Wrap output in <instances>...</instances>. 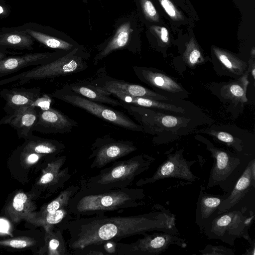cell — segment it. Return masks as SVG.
<instances>
[{"instance_id":"cell-15","label":"cell","mask_w":255,"mask_h":255,"mask_svg":"<svg viewBox=\"0 0 255 255\" xmlns=\"http://www.w3.org/2000/svg\"><path fill=\"white\" fill-rule=\"evenodd\" d=\"M40 87L2 89L0 96L5 101L4 111L10 115L21 107L31 105L40 96Z\"/></svg>"},{"instance_id":"cell-8","label":"cell","mask_w":255,"mask_h":255,"mask_svg":"<svg viewBox=\"0 0 255 255\" xmlns=\"http://www.w3.org/2000/svg\"><path fill=\"white\" fill-rule=\"evenodd\" d=\"M134 242L127 244L116 242L115 255H157L165 252L170 246L185 248V239L174 234L160 232L147 233Z\"/></svg>"},{"instance_id":"cell-40","label":"cell","mask_w":255,"mask_h":255,"mask_svg":"<svg viewBox=\"0 0 255 255\" xmlns=\"http://www.w3.org/2000/svg\"><path fill=\"white\" fill-rule=\"evenodd\" d=\"M27 155L26 160L31 163L37 162L42 154H38L35 152H24Z\"/></svg>"},{"instance_id":"cell-26","label":"cell","mask_w":255,"mask_h":255,"mask_svg":"<svg viewBox=\"0 0 255 255\" xmlns=\"http://www.w3.org/2000/svg\"><path fill=\"white\" fill-rule=\"evenodd\" d=\"M79 189V185L72 184L62 190L55 199L48 203L43 209L41 215L68 207L70 199Z\"/></svg>"},{"instance_id":"cell-18","label":"cell","mask_w":255,"mask_h":255,"mask_svg":"<svg viewBox=\"0 0 255 255\" xmlns=\"http://www.w3.org/2000/svg\"><path fill=\"white\" fill-rule=\"evenodd\" d=\"M91 83L98 86L114 89L123 93L133 96L146 98L155 100H165L168 99L166 97L156 93L141 86L128 84L119 80L107 81L102 84L93 82H91Z\"/></svg>"},{"instance_id":"cell-29","label":"cell","mask_w":255,"mask_h":255,"mask_svg":"<svg viewBox=\"0 0 255 255\" xmlns=\"http://www.w3.org/2000/svg\"><path fill=\"white\" fill-rule=\"evenodd\" d=\"M52 229L46 232L49 239L47 244L48 254L50 255H68L66 243L62 235V230L59 228L55 232Z\"/></svg>"},{"instance_id":"cell-9","label":"cell","mask_w":255,"mask_h":255,"mask_svg":"<svg viewBox=\"0 0 255 255\" xmlns=\"http://www.w3.org/2000/svg\"><path fill=\"white\" fill-rule=\"evenodd\" d=\"M51 95L82 109L96 117L128 129L139 131L141 128L123 113L89 100L64 88Z\"/></svg>"},{"instance_id":"cell-36","label":"cell","mask_w":255,"mask_h":255,"mask_svg":"<svg viewBox=\"0 0 255 255\" xmlns=\"http://www.w3.org/2000/svg\"><path fill=\"white\" fill-rule=\"evenodd\" d=\"M211 134L216 136V137L219 140L226 143L228 145L233 146L237 150V147L235 145L236 141H235L234 137L231 134L224 131H219L211 132Z\"/></svg>"},{"instance_id":"cell-31","label":"cell","mask_w":255,"mask_h":255,"mask_svg":"<svg viewBox=\"0 0 255 255\" xmlns=\"http://www.w3.org/2000/svg\"><path fill=\"white\" fill-rule=\"evenodd\" d=\"M201 255H235L234 251L222 246L207 245L203 250H199Z\"/></svg>"},{"instance_id":"cell-45","label":"cell","mask_w":255,"mask_h":255,"mask_svg":"<svg viewBox=\"0 0 255 255\" xmlns=\"http://www.w3.org/2000/svg\"><path fill=\"white\" fill-rule=\"evenodd\" d=\"M3 9L1 6H0V14L3 12Z\"/></svg>"},{"instance_id":"cell-21","label":"cell","mask_w":255,"mask_h":255,"mask_svg":"<svg viewBox=\"0 0 255 255\" xmlns=\"http://www.w3.org/2000/svg\"><path fill=\"white\" fill-rule=\"evenodd\" d=\"M65 146L53 140L41 138L33 134L26 139L23 151L42 154H58L62 152Z\"/></svg>"},{"instance_id":"cell-24","label":"cell","mask_w":255,"mask_h":255,"mask_svg":"<svg viewBox=\"0 0 255 255\" xmlns=\"http://www.w3.org/2000/svg\"><path fill=\"white\" fill-rule=\"evenodd\" d=\"M117 97L121 101L128 104H133L141 107L155 108L177 113H183L185 112L184 109L181 107L161 103L155 100L133 96L120 92L117 93Z\"/></svg>"},{"instance_id":"cell-2","label":"cell","mask_w":255,"mask_h":255,"mask_svg":"<svg viewBox=\"0 0 255 255\" xmlns=\"http://www.w3.org/2000/svg\"><path fill=\"white\" fill-rule=\"evenodd\" d=\"M145 196L144 190L138 188L112 189L98 193L77 191L70 199L68 208L76 217L99 215L142 206Z\"/></svg>"},{"instance_id":"cell-3","label":"cell","mask_w":255,"mask_h":255,"mask_svg":"<svg viewBox=\"0 0 255 255\" xmlns=\"http://www.w3.org/2000/svg\"><path fill=\"white\" fill-rule=\"evenodd\" d=\"M154 158L140 154L125 160L115 161L94 176L80 181L81 193H98L127 188L141 173L147 170Z\"/></svg>"},{"instance_id":"cell-19","label":"cell","mask_w":255,"mask_h":255,"mask_svg":"<svg viewBox=\"0 0 255 255\" xmlns=\"http://www.w3.org/2000/svg\"><path fill=\"white\" fill-rule=\"evenodd\" d=\"M72 92L89 100L96 102L103 103L114 106H122L123 104L119 101L111 98L106 95L97 86L91 83H76L65 86Z\"/></svg>"},{"instance_id":"cell-6","label":"cell","mask_w":255,"mask_h":255,"mask_svg":"<svg viewBox=\"0 0 255 255\" xmlns=\"http://www.w3.org/2000/svg\"><path fill=\"white\" fill-rule=\"evenodd\" d=\"M78 51V48H75L64 56L50 62L0 80V86L12 82H15L14 85L20 86L34 80L53 78L82 71L87 65Z\"/></svg>"},{"instance_id":"cell-46","label":"cell","mask_w":255,"mask_h":255,"mask_svg":"<svg viewBox=\"0 0 255 255\" xmlns=\"http://www.w3.org/2000/svg\"><path fill=\"white\" fill-rule=\"evenodd\" d=\"M83 1L85 2V3H87V0H83Z\"/></svg>"},{"instance_id":"cell-39","label":"cell","mask_w":255,"mask_h":255,"mask_svg":"<svg viewBox=\"0 0 255 255\" xmlns=\"http://www.w3.org/2000/svg\"><path fill=\"white\" fill-rule=\"evenodd\" d=\"M161 4L169 16L171 17L175 16L176 15L175 8L169 0H161Z\"/></svg>"},{"instance_id":"cell-22","label":"cell","mask_w":255,"mask_h":255,"mask_svg":"<svg viewBox=\"0 0 255 255\" xmlns=\"http://www.w3.org/2000/svg\"><path fill=\"white\" fill-rule=\"evenodd\" d=\"M140 77L150 85L170 93H179L182 88L175 81L169 76L151 70H136Z\"/></svg>"},{"instance_id":"cell-5","label":"cell","mask_w":255,"mask_h":255,"mask_svg":"<svg viewBox=\"0 0 255 255\" xmlns=\"http://www.w3.org/2000/svg\"><path fill=\"white\" fill-rule=\"evenodd\" d=\"M207 147L213 159L207 188L217 186L225 193L233 187L249 160L254 157L235 155L211 144Z\"/></svg>"},{"instance_id":"cell-33","label":"cell","mask_w":255,"mask_h":255,"mask_svg":"<svg viewBox=\"0 0 255 255\" xmlns=\"http://www.w3.org/2000/svg\"><path fill=\"white\" fill-rule=\"evenodd\" d=\"M32 240L28 238H17L10 240L0 242V244L8 246L14 248L22 249L30 246L33 244Z\"/></svg>"},{"instance_id":"cell-27","label":"cell","mask_w":255,"mask_h":255,"mask_svg":"<svg viewBox=\"0 0 255 255\" xmlns=\"http://www.w3.org/2000/svg\"><path fill=\"white\" fill-rule=\"evenodd\" d=\"M25 31L34 39L51 48L69 50L74 46L67 41L37 31L30 29H27Z\"/></svg>"},{"instance_id":"cell-25","label":"cell","mask_w":255,"mask_h":255,"mask_svg":"<svg viewBox=\"0 0 255 255\" xmlns=\"http://www.w3.org/2000/svg\"><path fill=\"white\" fill-rule=\"evenodd\" d=\"M249 69L238 80L225 86L223 90L224 96L235 101L247 102L246 91L249 84Z\"/></svg>"},{"instance_id":"cell-43","label":"cell","mask_w":255,"mask_h":255,"mask_svg":"<svg viewBox=\"0 0 255 255\" xmlns=\"http://www.w3.org/2000/svg\"><path fill=\"white\" fill-rule=\"evenodd\" d=\"M252 74L254 78V79L255 78V64H253V68L252 69Z\"/></svg>"},{"instance_id":"cell-44","label":"cell","mask_w":255,"mask_h":255,"mask_svg":"<svg viewBox=\"0 0 255 255\" xmlns=\"http://www.w3.org/2000/svg\"><path fill=\"white\" fill-rule=\"evenodd\" d=\"M5 57V54L0 51V60L3 59Z\"/></svg>"},{"instance_id":"cell-42","label":"cell","mask_w":255,"mask_h":255,"mask_svg":"<svg viewBox=\"0 0 255 255\" xmlns=\"http://www.w3.org/2000/svg\"><path fill=\"white\" fill-rule=\"evenodd\" d=\"M8 229V224L4 221L0 220V232H6Z\"/></svg>"},{"instance_id":"cell-20","label":"cell","mask_w":255,"mask_h":255,"mask_svg":"<svg viewBox=\"0 0 255 255\" xmlns=\"http://www.w3.org/2000/svg\"><path fill=\"white\" fill-rule=\"evenodd\" d=\"M132 29L129 21L120 25L104 48L95 57L94 65L113 51L125 47L128 43Z\"/></svg>"},{"instance_id":"cell-32","label":"cell","mask_w":255,"mask_h":255,"mask_svg":"<svg viewBox=\"0 0 255 255\" xmlns=\"http://www.w3.org/2000/svg\"><path fill=\"white\" fill-rule=\"evenodd\" d=\"M28 198L23 193H18L15 195L12 203V211L19 214L23 213L28 205Z\"/></svg>"},{"instance_id":"cell-16","label":"cell","mask_w":255,"mask_h":255,"mask_svg":"<svg viewBox=\"0 0 255 255\" xmlns=\"http://www.w3.org/2000/svg\"><path fill=\"white\" fill-rule=\"evenodd\" d=\"M224 199V194H209L204 186H200L195 214V223L200 229L219 213L218 209Z\"/></svg>"},{"instance_id":"cell-1","label":"cell","mask_w":255,"mask_h":255,"mask_svg":"<svg viewBox=\"0 0 255 255\" xmlns=\"http://www.w3.org/2000/svg\"><path fill=\"white\" fill-rule=\"evenodd\" d=\"M158 210L128 216L94 215L76 217L60 224L69 234L68 245L75 252L97 248L108 242H118L130 236L151 231H160L179 236L175 216L158 205Z\"/></svg>"},{"instance_id":"cell-30","label":"cell","mask_w":255,"mask_h":255,"mask_svg":"<svg viewBox=\"0 0 255 255\" xmlns=\"http://www.w3.org/2000/svg\"><path fill=\"white\" fill-rule=\"evenodd\" d=\"M216 55L220 62L228 70L237 75L244 73L247 67L244 61L219 50L216 51Z\"/></svg>"},{"instance_id":"cell-10","label":"cell","mask_w":255,"mask_h":255,"mask_svg":"<svg viewBox=\"0 0 255 255\" xmlns=\"http://www.w3.org/2000/svg\"><path fill=\"white\" fill-rule=\"evenodd\" d=\"M183 152V150H180L168 154L166 159L151 177L138 180L135 183L136 185L140 187L166 178H175L189 182L196 181L197 178L191 170L192 165L196 161H188L184 157Z\"/></svg>"},{"instance_id":"cell-7","label":"cell","mask_w":255,"mask_h":255,"mask_svg":"<svg viewBox=\"0 0 255 255\" xmlns=\"http://www.w3.org/2000/svg\"><path fill=\"white\" fill-rule=\"evenodd\" d=\"M255 212V158L249 160L233 187L224 194L219 213L227 210Z\"/></svg>"},{"instance_id":"cell-34","label":"cell","mask_w":255,"mask_h":255,"mask_svg":"<svg viewBox=\"0 0 255 255\" xmlns=\"http://www.w3.org/2000/svg\"><path fill=\"white\" fill-rule=\"evenodd\" d=\"M186 61L187 64L191 67L199 64L202 61L200 51L196 49L191 50L186 55Z\"/></svg>"},{"instance_id":"cell-41","label":"cell","mask_w":255,"mask_h":255,"mask_svg":"<svg viewBox=\"0 0 255 255\" xmlns=\"http://www.w3.org/2000/svg\"><path fill=\"white\" fill-rule=\"evenodd\" d=\"M160 37L162 41L165 43L168 42V31L166 28L162 27L160 31Z\"/></svg>"},{"instance_id":"cell-14","label":"cell","mask_w":255,"mask_h":255,"mask_svg":"<svg viewBox=\"0 0 255 255\" xmlns=\"http://www.w3.org/2000/svg\"><path fill=\"white\" fill-rule=\"evenodd\" d=\"M55 58L54 53L37 52L0 60V77L17 72L24 68L38 66L50 62Z\"/></svg>"},{"instance_id":"cell-28","label":"cell","mask_w":255,"mask_h":255,"mask_svg":"<svg viewBox=\"0 0 255 255\" xmlns=\"http://www.w3.org/2000/svg\"><path fill=\"white\" fill-rule=\"evenodd\" d=\"M73 218L68 207L52 213L41 215L39 222L45 227L46 232L52 229L53 226L61 224Z\"/></svg>"},{"instance_id":"cell-38","label":"cell","mask_w":255,"mask_h":255,"mask_svg":"<svg viewBox=\"0 0 255 255\" xmlns=\"http://www.w3.org/2000/svg\"><path fill=\"white\" fill-rule=\"evenodd\" d=\"M162 125L168 128L174 127L178 124V119L173 116H165L161 119Z\"/></svg>"},{"instance_id":"cell-11","label":"cell","mask_w":255,"mask_h":255,"mask_svg":"<svg viewBox=\"0 0 255 255\" xmlns=\"http://www.w3.org/2000/svg\"><path fill=\"white\" fill-rule=\"evenodd\" d=\"M137 148L128 141H113L102 144L93 150L88 159L94 157L91 168H100L136 150Z\"/></svg>"},{"instance_id":"cell-4","label":"cell","mask_w":255,"mask_h":255,"mask_svg":"<svg viewBox=\"0 0 255 255\" xmlns=\"http://www.w3.org/2000/svg\"><path fill=\"white\" fill-rule=\"evenodd\" d=\"M255 212L250 211L227 210L219 213L201 229L211 239L219 240L234 246L238 238H243L252 244L249 229L255 219Z\"/></svg>"},{"instance_id":"cell-12","label":"cell","mask_w":255,"mask_h":255,"mask_svg":"<svg viewBox=\"0 0 255 255\" xmlns=\"http://www.w3.org/2000/svg\"><path fill=\"white\" fill-rule=\"evenodd\" d=\"M77 125L73 120L69 118L59 111L52 108L47 110L38 111V120L33 128L43 133H56L69 132Z\"/></svg>"},{"instance_id":"cell-17","label":"cell","mask_w":255,"mask_h":255,"mask_svg":"<svg viewBox=\"0 0 255 255\" xmlns=\"http://www.w3.org/2000/svg\"><path fill=\"white\" fill-rule=\"evenodd\" d=\"M66 160V156L62 155L54 158L48 163L43 171L40 184L50 187L53 191L64 186L72 176L68 167L62 168Z\"/></svg>"},{"instance_id":"cell-35","label":"cell","mask_w":255,"mask_h":255,"mask_svg":"<svg viewBox=\"0 0 255 255\" xmlns=\"http://www.w3.org/2000/svg\"><path fill=\"white\" fill-rule=\"evenodd\" d=\"M52 100L51 98L47 94H44L38 98L31 105L36 108L38 107L41 110H47L50 108Z\"/></svg>"},{"instance_id":"cell-23","label":"cell","mask_w":255,"mask_h":255,"mask_svg":"<svg viewBox=\"0 0 255 255\" xmlns=\"http://www.w3.org/2000/svg\"><path fill=\"white\" fill-rule=\"evenodd\" d=\"M34 39L25 31H14L0 35V45L31 50L33 49Z\"/></svg>"},{"instance_id":"cell-13","label":"cell","mask_w":255,"mask_h":255,"mask_svg":"<svg viewBox=\"0 0 255 255\" xmlns=\"http://www.w3.org/2000/svg\"><path fill=\"white\" fill-rule=\"evenodd\" d=\"M38 120V111L31 105L21 107L0 120V125H8L17 132L19 138L26 139L32 135Z\"/></svg>"},{"instance_id":"cell-37","label":"cell","mask_w":255,"mask_h":255,"mask_svg":"<svg viewBox=\"0 0 255 255\" xmlns=\"http://www.w3.org/2000/svg\"><path fill=\"white\" fill-rule=\"evenodd\" d=\"M141 4L145 15L149 18H154L156 12L152 2L149 0H141Z\"/></svg>"}]
</instances>
